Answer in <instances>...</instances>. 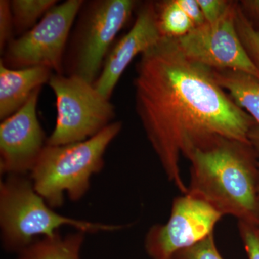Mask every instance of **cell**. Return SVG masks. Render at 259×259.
<instances>
[{
  "instance_id": "17",
  "label": "cell",
  "mask_w": 259,
  "mask_h": 259,
  "mask_svg": "<svg viewBox=\"0 0 259 259\" xmlns=\"http://www.w3.org/2000/svg\"><path fill=\"white\" fill-rule=\"evenodd\" d=\"M235 22L238 37L247 55L259 70V31L253 26L242 11L239 2L237 4Z\"/></svg>"
},
{
  "instance_id": "20",
  "label": "cell",
  "mask_w": 259,
  "mask_h": 259,
  "mask_svg": "<svg viewBox=\"0 0 259 259\" xmlns=\"http://www.w3.org/2000/svg\"><path fill=\"white\" fill-rule=\"evenodd\" d=\"M14 23L12 15L10 1L0 0V51L15 38Z\"/></svg>"
},
{
  "instance_id": "6",
  "label": "cell",
  "mask_w": 259,
  "mask_h": 259,
  "mask_svg": "<svg viewBox=\"0 0 259 259\" xmlns=\"http://www.w3.org/2000/svg\"><path fill=\"white\" fill-rule=\"evenodd\" d=\"M48 84L55 95L57 116L47 145L86 141L114 122L115 106L93 83L78 76L54 74Z\"/></svg>"
},
{
  "instance_id": "14",
  "label": "cell",
  "mask_w": 259,
  "mask_h": 259,
  "mask_svg": "<svg viewBox=\"0 0 259 259\" xmlns=\"http://www.w3.org/2000/svg\"><path fill=\"white\" fill-rule=\"evenodd\" d=\"M84 237L85 233L77 231L65 236L59 233L41 238L19 251L16 259H81Z\"/></svg>"
},
{
  "instance_id": "16",
  "label": "cell",
  "mask_w": 259,
  "mask_h": 259,
  "mask_svg": "<svg viewBox=\"0 0 259 259\" xmlns=\"http://www.w3.org/2000/svg\"><path fill=\"white\" fill-rule=\"evenodd\" d=\"M57 4V0H11L15 37L20 36L33 28Z\"/></svg>"
},
{
  "instance_id": "13",
  "label": "cell",
  "mask_w": 259,
  "mask_h": 259,
  "mask_svg": "<svg viewBox=\"0 0 259 259\" xmlns=\"http://www.w3.org/2000/svg\"><path fill=\"white\" fill-rule=\"evenodd\" d=\"M218 84L229 92L232 100L249 114L259 127V80L241 71L212 69ZM259 153V135L254 142Z\"/></svg>"
},
{
  "instance_id": "18",
  "label": "cell",
  "mask_w": 259,
  "mask_h": 259,
  "mask_svg": "<svg viewBox=\"0 0 259 259\" xmlns=\"http://www.w3.org/2000/svg\"><path fill=\"white\" fill-rule=\"evenodd\" d=\"M170 259H224L218 249L214 233L174 253Z\"/></svg>"
},
{
  "instance_id": "5",
  "label": "cell",
  "mask_w": 259,
  "mask_h": 259,
  "mask_svg": "<svg viewBox=\"0 0 259 259\" xmlns=\"http://www.w3.org/2000/svg\"><path fill=\"white\" fill-rule=\"evenodd\" d=\"M134 0L83 2L65 52L64 74L93 83L119 32L136 9Z\"/></svg>"
},
{
  "instance_id": "1",
  "label": "cell",
  "mask_w": 259,
  "mask_h": 259,
  "mask_svg": "<svg viewBox=\"0 0 259 259\" xmlns=\"http://www.w3.org/2000/svg\"><path fill=\"white\" fill-rule=\"evenodd\" d=\"M135 107L167 178L182 194L187 186L181 156L215 136L253 144L259 127L216 81L212 69L186 57L175 38L161 37L140 57Z\"/></svg>"
},
{
  "instance_id": "3",
  "label": "cell",
  "mask_w": 259,
  "mask_h": 259,
  "mask_svg": "<svg viewBox=\"0 0 259 259\" xmlns=\"http://www.w3.org/2000/svg\"><path fill=\"white\" fill-rule=\"evenodd\" d=\"M122 127V122L115 121L86 141L45 146L30 178L51 208L63 205L65 193L72 201L82 198L90 189L92 176L103 168L105 151Z\"/></svg>"
},
{
  "instance_id": "2",
  "label": "cell",
  "mask_w": 259,
  "mask_h": 259,
  "mask_svg": "<svg viewBox=\"0 0 259 259\" xmlns=\"http://www.w3.org/2000/svg\"><path fill=\"white\" fill-rule=\"evenodd\" d=\"M259 156L254 145L215 136L191 148L187 193L223 216L259 224Z\"/></svg>"
},
{
  "instance_id": "10",
  "label": "cell",
  "mask_w": 259,
  "mask_h": 259,
  "mask_svg": "<svg viewBox=\"0 0 259 259\" xmlns=\"http://www.w3.org/2000/svg\"><path fill=\"white\" fill-rule=\"evenodd\" d=\"M40 90L37 89L18 112L0 124L1 175L25 176L30 173L47 146L37 115Z\"/></svg>"
},
{
  "instance_id": "4",
  "label": "cell",
  "mask_w": 259,
  "mask_h": 259,
  "mask_svg": "<svg viewBox=\"0 0 259 259\" xmlns=\"http://www.w3.org/2000/svg\"><path fill=\"white\" fill-rule=\"evenodd\" d=\"M37 194L30 178L9 175L0 183V227L5 250L18 253L37 237H53L61 227H74L85 233L113 232L124 226L89 222L66 217L53 210Z\"/></svg>"
},
{
  "instance_id": "21",
  "label": "cell",
  "mask_w": 259,
  "mask_h": 259,
  "mask_svg": "<svg viewBox=\"0 0 259 259\" xmlns=\"http://www.w3.org/2000/svg\"><path fill=\"white\" fill-rule=\"evenodd\" d=\"M205 23H213L226 14L232 1L227 0H197Z\"/></svg>"
},
{
  "instance_id": "9",
  "label": "cell",
  "mask_w": 259,
  "mask_h": 259,
  "mask_svg": "<svg viewBox=\"0 0 259 259\" xmlns=\"http://www.w3.org/2000/svg\"><path fill=\"white\" fill-rule=\"evenodd\" d=\"M223 217L202 199L182 194L174 199L167 222L154 225L148 231L145 238L146 253L151 259H170L178 250L214 233Z\"/></svg>"
},
{
  "instance_id": "12",
  "label": "cell",
  "mask_w": 259,
  "mask_h": 259,
  "mask_svg": "<svg viewBox=\"0 0 259 259\" xmlns=\"http://www.w3.org/2000/svg\"><path fill=\"white\" fill-rule=\"evenodd\" d=\"M54 73L44 67L13 69L0 63V119L8 118L28 102L34 92L49 83Z\"/></svg>"
},
{
  "instance_id": "11",
  "label": "cell",
  "mask_w": 259,
  "mask_h": 259,
  "mask_svg": "<svg viewBox=\"0 0 259 259\" xmlns=\"http://www.w3.org/2000/svg\"><path fill=\"white\" fill-rule=\"evenodd\" d=\"M158 29L154 1L140 4L132 28L109 51L100 76L94 86L99 93L110 100L116 85L129 64L161 38Z\"/></svg>"
},
{
  "instance_id": "15",
  "label": "cell",
  "mask_w": 259,
  "mask_h": 259,
  "mask_svg": "<svg viewBox=\"0 0 259 259\" xmlns=\"http://www.w3.org/2000/svg\"><path fill=\"white\" fill-rule=\"evenodd\" d=\"M158 29L162 37L178 38L196 28L177 0L155 2Z\"/></svg>"
},
{
  "instance_id": "7",
  "label": "cell",
  "mask_w": 259,
  "mask_h": 259,
  "mask_svg": "<svg viewBox=\"0 0 259 259\" xmlns=\"http://www.w3.org/2000/svg\"><path fill=\"white\" fill-rule=\"evenodd\" d=\"M83 2L66 0L56 5L33 28L8 44L0 63L10 69L44 67L64 74L68 40Z\"/></svg>"
},
{
  "instance_id": "19",
  "label": "cell",
  "mask_w": 259,
  "mask_h": 259,
  "mask_svg": "<svg viewBox=\"0 0 259 259\" xmlns=\"http://www.w3.org/2000/svg\"><path fill=\"white\" fill-rule=\"evenodd\" d=\"M238 231L248 259H259V224L238 222Z\"/></svg>"
},
{
  "instance_id": "8",
  "label": "cell",
  "mask_w": 259,
  "mask_h": 259,
  "mask_svg": "<svg viewBox=\"0 0 259 259\" xmlns=\"http://www.w3.org/2000/svg\"><path fill=\"white\" fill-rule=\"evenodd\" d=\"M238 2L232 1L226 14L213 23H204L175 38L186 57L210 69L241 71L259 80V70L250 60L236 28Z\"/></svg>"
},
{
  "instance_id": "22",
  "label": "cell",
  "mask_w": 259,
  "mask_h": 259,
  "mask_svg": "<svg viewBox=\"0 0 259 259\" xmlns=\"http://www.w3.org/2000/svg\"><path fill=\"white\" fill-rule=\"evenodd\" d=\"M177 2L196 27L200 26L205 23L197 0H177Z\"/></svg>"
},
{
  "instance_id": "23",
  "label": "cell",
  "mask_w": 259,
  "mask_h": 259,
  "mask_svg": "<svg viewBox=\"0 0 259 259\" xmlns=\"http://www.w3.org/2000/svg\"><path fill=\"white\" fill-rule=\"evenodd\" d=\"M239 5L250 23L259 31V0H242Z\"/></svg>"
}]
</instances>
